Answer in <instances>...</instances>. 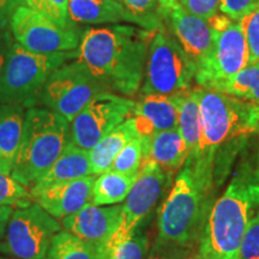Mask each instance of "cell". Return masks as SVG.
Returning a JSON list of instances; mask_svg holds the SVG:
<instances>
[{
  "label": "cell",
  "instance_id": "1",
  "mask_svg": "<svg viewBox=\"0 0 259 259\" xmlns=\"http://www.w3.org/2000/svg\"><path fill=\"white\" fill-rule=\"evenodd\" d=\"M153 31L134 24L89 27L83 30L77 59L108 92L134 96L143 83Z\"/></svg>",
  "mask_w": 259,
  "mask_h": 259
},
{
  "label": "cell",
  "instance_id": "2",
  "mask_svg": "<svg viewBox=\"0 0 259 259\" xmlns=\"http://www.w3.org/2000/svg\"><path fill=\"white\" fill-rule=\"evenodd\" d=\"M199 103L200 139L187 161L208 179H213L218 150L235 139L258 132L259 105L212 89L194 88Z\"/></svg>",
  "mask_w": 259,
  "mask_h": 259
},
{
  "label": "cell",
  "instance_id": "3",
  "mask_svg": "<svg viewBox=\"0 0 259 259\" xmlns=\"http://www.w3.org/2000/svg\"><path fill=\"white\" fill-rule=\"evenodd\" d=\"M259 209V181L254 169L242 167L210 208L199 240L205 259H239L252 216Z\"/></svg>",
  "mask_w": 259,
  "mask_h": 259
},
{
  "label": "cell",
  "instance_id": "4",
  "mask_svg": "<svg viewBox=\"0 0 259 259\" xmlns=\"http://www.w3.org/2000/svg\"><path fill=\"white\" fill-rule=\"evenodd\" d=\"M211 186L212 181L186 161L158 210L156 241L191 250L202 236Z\"/></svg>",
  "mask_w": 259,
  "mask_h": 259
},
{
  "label": "cell",
  "instance_id": "5",
  "mask_svg": "<svg viewBox=\"0 0 259 259\" xmlns=\"http://www.w3.org/2000/svg\"><path fill=\"white\" fill-rule=\"evenodd\" d=\"M69 132L70 122L64 116L41 106L28 108L10 176L25 187L34 185L63 153Z\"/></svg>",
  "mask_w": 259,
  "mask_h": 259
},
{
  "label": "cell",
  "instance_id": "6",
  "mask_svg": "<svg viewBox=\"0 0 259 259\" xmlns=\"http://www.w3.org/2000/svg\"><path fill=\"white\" fill-rule=\"evenodd\" d=\"M77 50L40 54L12 42L0 80V105L37 106L38 95L50 74L67 61L76 59Z\"/></svg>",
  "mask_w": 259,
  "mask_h": 259
},
{
  "label": "cell",
  "instance_id": "7",
  "mask_svg": "<svg viewBox=\"0 0 259 259\" xmlns=\"http://www.w3.org/2000/svg\"><path fill=\"white\" fill-rule=\"evenodd\" d=\"M197 67L166 24L155 29L149 42L141 95L171 96L192 88Z\"/></svg>",
  "mask_w": 259,
  "mask_h": 259
},
{
  "label": "cell",
  "instance_id": "8",
  "mask_svg": "<svg viewBox=\"0 0 259 259\" xmlns=\"http://www.w3.org/2000/svg\"><path fill=\"white\" fill-rule=\"evenodd\" d=\"M102 92L108 90L76 58L50 74L38 95L37 106L45 107L71 122Z\"/></svg>",
  "mask_w": 259,
  "mask_h": 259
},
{
  "label": "cell",
  "instance_id": "9",
  "mask_svg": "<svg viewBox=\"0 0 259 259\" xmlns=\"http://www.w3.org/2000/svg\"><path fill=\"white\" fill-rule=\"evenodd\" d=\"M61 225L36 203L16 208L6 228L0 252L17 259H46Z\"/></svg>",
  "mask_w": 259,
  "mask_h": 259
},
{
  "label": "cell",
  "instance_id": "10",
  "mask_svg": "<svg viewBox=\"0 0 259 259\" xmlns=\"http://www.w3.org/2000/svg\"><path fill=\"white\" fill-rule=\"evenodd\" d=\"M208 22L213 30L215 48L208 64L196 73L194 82L200 88L212 89L247 66L248 51L239 22L221 12Z\"/></svg>",
  "mask_w": 259,
  "mask_h": 259
},
{
  "label": "cell",
  "instance_id": "11",
  "mask_svg": "<svg viewBox=\"0 0 259 259\" xmlns=\"http://www.w3.org/2000/svg\"><path fill=\"white\" fill-rule=\"evenodd\" d=\"M135 102L112 92L100 93L70 122L69 143L92 150L105 136L130 118Z\"/></svg>",
  "mask_w": 259,
  "mask_h": 259
},
{
  "label": "cell",
  "instance_id": "12",
  "mask_svg": "<svg viewBox=\"0 0 259 259\" xmlns=\"http://www.w3.org/2000/svg\"><path fill=\"white\" fill-rule=\"evenodd\" d=\"M9 28L16 42L40 54L76 51L83 34L82 29L61 27L27 5L16 10Z\"/></svg>",
  "mask_w": 259,
  "mask_h": 259
},
{
  "label": "cell",
  "instance_id": "13",
  "mask_svg": "<svg viewBox=\"0 0 259 259\" xmlns=\"http://www.w3.org/2000/svg\"><path fill=\"white\" fill-rule=\"evenodd\" d=\"M170 176L150 157L142 163L137 180L121 205L120 226L105 251L125 241L141 227L169 185Z\"/></svg>",
  "mask_w": 259,
  "mask_h": 259
},
{
  "label": "cell",
  "instance_id": "14",
  "mask_svg": "<svg viewBox=\"0 0 259 259\" xmlns=\"http://www.w3.org/2000/svg\"><path fill=\"white\" fill-rule=\"evenodd\" d=\"M163 23L196 65L197 72L202 70L215 48L213 30L209 22L187 11L179 3L164 16Z\"/></svg>",
  "mask_w": 259,
  "mask_h": 259
},
{
  "label": "cell",
  "instance_id": "15",
  "mask_svg": "<svg viewBox=\"0 0 259 259\" xmlns=\"http://www.w3.org/2000/svg\"><path fill=\"white\" fill-rule=\"evenodd\" d=\"M121 221V205L97 206L92 203L79 211L61 219L64 231L99 247L106 248Z\"/></svg>",
  "mask_w": 259,
  "mask_h": 259
},
{
  "label": "cell",
  "instance_id": "16",
  "mask_svg": "<svg viewBox=\"0 0 259 259\" xmlns=\"http://www.w3.org/2000/svg\"><path fill=\"white\" fill-rule=\"evenodd\" d=\"M96 176L51 184L44 187H30L32 202L46 210L54 219H64L79 211L92 203Z\"/></svg>",
  "mask_w": 259,
  "mask_h": 259
},
{
  "label": "cell",
  "instance_id": "17",
  "mask_svg": "<svg viewBox=\"0 0 259 259\" xmlns=\"http://www.w3.org/2000/svg\"><path fill=\"white\" fill-rule=\"evenodd\" d=\"M69 17L76 24H135L149 30L120 0H69Z\"/></svg>",
  "mask_w": 259,
  "mask_h": 259
},
{
  "label": "cell",
  "instance_id": "18",
  "mask_svg": "<svg viewBox=\"0 0 259 259\" xmlns=\"http://www.w3.org/2000/svg\"><path fill=\"white\" fill-rule=\"evenodd\" d=\"M25 108L0 105V173L11 174L23 132Z\"/></svg>",
  "mask_w": 259,
  "mask_h": 259
},
{
  "label": "cell",
  "instance_id": "19",
  "mask_svg": "<svg viewBox=\"0 0 259 259\" xmlns=\"http://www.w3.org/2000/svg\"><path fill=\"white\" fill-rule=\"evenodd\" d=\"M89 176H93L89 151L67 143L57 161L31 187H44Z\"/></svg>",
  "mask_w": 259,
  "mask_h": 259
},
{
  "label": "cell",
  "instance_id": "20",
  "mask_svg": "<svg viewBox=\"0 0 259 259\" xmlns=\"http://www.w3.org/2000/svg\"><path fill=\"white\" fill-rule=\"evenodd\" d=\"M137 136L135 119L132 116L105 136L92 150H89L93 176H100L108 170L125 145Z\"/></svg>",
  "mask_w": 259,
  "mask_h": 259
},
{
  "label": "cell",
  "instance_id": "21",
  "mask_svg": "<svg viewBox=\"0 0 259 259\" xmlns=\"http://www.w3.org/2000/svg\"><path fill=\"white\" fill-rule=\"evenodd\" d=\"M189 156L190 149L178 128L157 132L150 138L149 157L167 173L179 170Z\"/></svg>",
  "mask_w": 259,
  "mask_h": 259
},
{
  "label": "cell",
  "instance_id": "22",
  "mask_svg": "<svg viewBox=\"0 0 259 259\" xmlns=\"http://www.w3.org/2000/svg\"><path fill=\"white\" fill-rule=\"evenodd\" d=\"M132 115L147 121L154 134L178 128V111L171 96L160 94L141 95L135 102Z\"/></svg>",
  "mask_w": 259,
  "mask_h": 259
},
{
  "label": "cell",
  "instance_id": "23",
  "mask_svg": "<svg viewBox=\"0 0 259 259\" xmlns=\"http://www.w3.org/2000/svg\"><path fill=\"white\" fill-rule=\"evenodd\" d=\"M178 111V131L185 139L190 155L196 153L200 139L199 103L194 88L171 95Z\"/></svg>",
  "mask_w": 259,
  "mask_h": 259
},
{
  "label": "cell",
  "instance_id": "24",
  "mask_svg": "<svg viewBox=\"0 0 259 259\" xmlns=\"http://www.w3.org/2000/svg\"><path fill=\"white\" fill-rule=\"evenodd\" d=\"M139 174L126 176L118 171L107 170L96 178L93 187L92 204L97 206L115 205L124 202Z\"/></svg>",
  "mask_w": 259,
  "mask_h": 259
},
{
  "label": "cell",
  "instance_id": "25",
  "mask_svg": "<svg viewBox=\"0 0 259 259\" xmlns=\"http://www.w3.org/2000/svg\"><path fill=\"white\" fill-rule=\"evenodd\" d=\"M46 259H105V248L60 231L52 240Z\"/></svg>",
  "mask_w": 259,
  "mask_h": 259
},
{
  "label": "cell",
  "instance_id": "26",
  "mask_svg": "<svg viewBox=\"0 0 259 259\" xmlns=\"http://www.w3.org/2000/svg\"><path fill=\"white\" fill-rule=\"evenodd\" d=\"M212 90L259 105V63L248 64L232 78L213 87Z\"/></svg>",
  "mask_w": 259,
  "mask_h": 259
},
{
  "label": "cell",
  "instance_id": "27",
  "mask_svg": "<svg viewBox=\"0 0 259 259\" xmlns=\"http://www.w3.org/2000/svg\"><path fill=\"white\" fill-rule=\"evenodd\" d=\"M151 137L137 136L125 145L118 154L108 170L118 171L126 176L139 174L142 163L149 158V145Z\"/></svg>",
  "mask_w": 259,
  "mask_h": 259
},
{
  "label": "cell",
  "instance_id": "28",
  "mask_svg": "<svg viewBox=\"0 0 259 259\" xmlns=\"http://www.w3.org/2000/svg\"><path fill=\"white\" fill-rule=\"evenodd\" d=\"M148 252V235L139 227L125 241L106 250L105 259H145Z\"/></svg>",
  "mask_w": 259,
  "mask_h": 259
},
{
  "label": "cell",
  "instance_id": "29",
  "mask_svg": "<svg viewBox=\"0 0 259 259\" xmlns=\"http://www.w3.org/2000/svg\"><path fill=\"white\" fill-rule=\"evenodd\" d=\"M32 203L30 191L10 174L0 173V205L25 208Z\"/></svg>",
  "mask_w": 259,
  "mask_h": 259
},
{
  "label": "cell",
  "instance_id": "30",
  "mask_svg": "<svg viewBox=\"0 0 259 259\" xmlns=\"http://www.w3.org/2000/svg\"><path fill=\"white\" fill-rule=\"evenodd\" d=\"M24 4L64 28H77L69 17V0H24Z\"/></svg>",
  "mask_w": 259,
  "mask_h": 259
},
{
  "label": "cell",
  "instance_id": "31",
  "mask_svg": "<svg viewBox=\"0 0 259 259\" xmlns=\"http://www.w3.org/2000/svg\"><path fill=\"white\" fill-rule=\"evenodd\" d=\"M248 51V64L259 63V5L244 16L240 21Z\"/></svg>",
  "mask_w": 259,
  "mask_h": 259
},
{
  "label": "cell",
  "instance_id": "32",
  "mask_svg": "<svg viewBox=\"0 0 259 259\" xmlns=\"http://www.w3.org/2000/svg\"><path fill=\"white\" fill-rule=\"evenodd\" d=\"M132 14L147 24L149 30H155L163 24L160 15L158 0H120Z\"/></svg>",
  "mask_w": 259,
  "mask_h": 259
},
{
  "label": "cell",
  "instance_id": "33",
  "mask_svg": "<svg viewBox=\"0 0 259 259\" xmlns=\"http://www.w3.org/2000/svg\"><path fill=\"white\" fill-rule=\"evenodd\" d=\"M239 259H259V209L246 228L239 250Z\"/></svg>",
  "mask_w": 259,
  "mask_h": 259
},
{
  "label": "cell",
  "instance_id": "34",
  "mask_svg": "<svg viewBox=\"0 0 259 259\" xmlns=\"http://www.w3.org/2000/svg\"><path fill=\"white\" fill-rule=\"evenodd\" d=\"M259 5V0H220L219 11L233 21L240 19Z\"/></svg>",
  "mask_w": 259,
  "mask_h": 259
},
{
  "label": "cell",
  "instance_id": "35",
  "mask_svg": "<svg viewBox=\"0 0 259 259\" xmlns=\"http://www.w3.org/2000/svg\"><path fill=\"white\" fill-rule=\"evenodd\" d=\"M191 254L192 253L189 248L162 244L155 240L153 247L149 250L145 259H187Z\"/></svg>",
  "mask_w": 259,
  "mask_h": 259
},
{
  "label": "cell",
  "instance_id": "36",
  "mask_svg": "<svg viewBox=\"0 0 259 259\" xmlns=\"http://www.w3.org/2000/svg\"><path fill=\"white\" fill-rule=\"evenodd\" d=\"M187 11L199 16L205 21L219 14L220 0H179Z\"/></svg>",
  "mask_w": 259,
  "mask_h": 259
},
{
  "label": "cell",
  "instance_id": "37",
  "mask_svg": "<svg viewBox=\"0 0 259 259\" xmlns=\"http://www.w3.org/2000/svg\"><path fill=\"white\" fill-rule=\"evenodd\" d=\"M22 5H25L24 0H0V30L10 27L12 16Z\"/></svg>",
  "mask_w": 259,
  "mask_h": 259
},
{
  "label": "cell",
  "instance_id": "38",
  "mask_svg": "<svg viewBox=\"0 0 259 259\" xmlns=\"http://www.w3.org/2000/svg\"><path fill=\"white\" fill-rule=\"evenodd\" d=\"M12 42H14V37H12L11 31H9V29L0 30V80H2L6 58H8L10 47H11Z\"/></svg>",
  "mask_w": 259,
  "mask_h": 259
},
{
  "label": "cell",
  "instance_id": "39",
  "mask_svg": "<svg viewBox=\"0 0 259 259\" xmlns=\"http://www.w3.org/2000/svg\"><path fill=\"white\" fill-rule=\"evenodd\" d=\"M12 212H14V208L12 206L0 205V240L5 236L6 228H8Z\"/></svg>",
  "mask_w": 259,
  "mask_h": 259
},
{
  "label": "cell",
  "instance_id": "40",
  "mask_svg": "<svg viewBox=\"0 0 259 259\" xmlns=\"http://www.w3.org/2000/svg\"><path fill=\"white\" fill-rule=\"evenodd\" d=\"M187 259H205V258H204V257H203V255H202V254H200V253H199V252H198V253H194V254H191V255H190V257H189V258H187Z\"/></svg>",
  "mask_w": 259,
  "mask_h": 259
},
{
  "label": "cell",
  "instance_id": "41",
  "mask_svg": "<svg viewBox=\"0 0 259 259\" xmlns=\"http://www.w3.org/2000/svg\"><path fill=\"white\" fill-rule=\"evenodd\" d=\"M254 173H255V177H257V179L259 181V153H258V161H257V167H255L254 169Z\"/></svg>",
  "mask_w": 259,
  "mask_h": 259
},
{
  "label": "cell",
  "instance_id": "42",
  "mask_svg": "<svg viewBox=\"0 0 259 259\" xmlns=\"http://www.w3.org/2000/svg\"><path fill=\"white\" fill-rule=\"evenodd\" d=\"M0 259H10V258H6V257H2V255H0Z\"/></svg>",
  "mask_w": 259,
  "mask_h": 259
},
{
  "label": "cell",
  "instance_id": "43",
  "mask_svg": "<svg viewBox=\"0 0 259 259\" xmlns=\"http://www.w3.org/2000/svg\"><path fill=\"white\" fill-rule=\"evenodd\" d=\"M258 132H259V128H258Z\"/></svg>",
  "mask_w": 259,
  "mask_h": 259
}]
</instances>
